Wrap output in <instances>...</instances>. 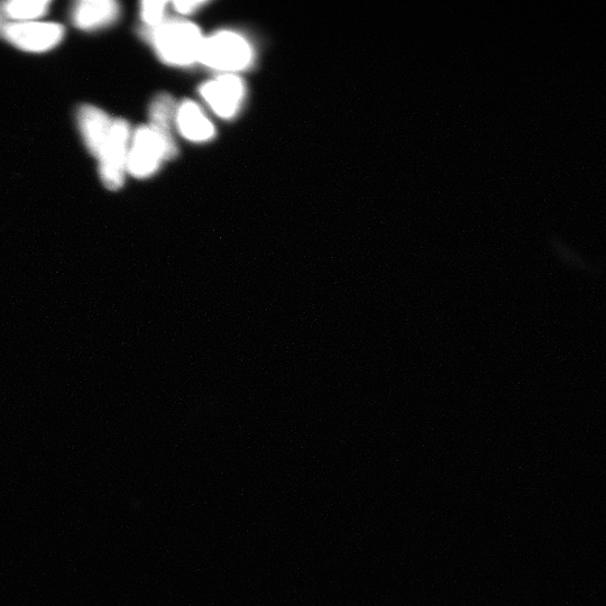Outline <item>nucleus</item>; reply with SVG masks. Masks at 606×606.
Returning a JSON list of instances; mask_svg holds the SVG:
<instances>
[{
    "instance_id": "nucleus-11",
    "label": "nucleus",
    "mask_w": 606,
    "mask_h": 606,
    "mask_svg": "<svg viewBox=\"0 0 606 606\" xmlns=\"http://www.w3.org/2000/svg\"><path fill=\"white\" fill-rule=\"evenodd\" d=\"M5 16L13 23L34 22L49 12L48 0H12L2 3Z\"/></svg>"
},
{
    "instance_id": "nucleus-14",
    "label": "nucleus",
    "mask_w": 606,
    "mask_h": 606,
    "mask_svg": "<svg viewBox=\"0 0 606 606\" xmlns=\"http://www.w3.org/2000/svg\"><path fill=\"white\" fill-rule=\"evenodd\" d=\"M7 17L5 16L3 4L0 3V38H3L5 27L8 24Z\"/></svg>"
},
{
    "instance_id": "nucleus-3",
    "label": "nucleus",
    "mask_w": 606,
    "mask_h": 606,
    "mask_svg": "<svg viewBox=\"0 0 606 606\" xmlns=\"http://www.w3.org/2000/svg\"><path fill=\"white\" fill-rule=\"evenodd\" d=\"M132 134L125 119H114L109 139L98 158L100 180L108 190L115 191L124 186Z\"/></svg>"
},
{
    "instance_id": "nucleus-9",
    "label": "nucleus",
    "mask_w": 606,
    "mask_h": 606,
    "mask_svg": "<svg viewBox=\"0 0 606 606\" xmlns=\"http://www.w3.org/2000/svg\"><path fill=\"white\" fill-rule=\"evenodd\" d=\"M177 105L173 97L168 94L156 96L149 110L150 124L152 130L160 136L165 148H167L169 160L177 155V145L174 142L172 126L176 124Z\"/></svg>"
},
{
    "instance_id": "nucleus-7",
    "label": "nucleus",
    "mask_w": 606,
    "mask_h": 606,
    "mask_svg": "<svg viewBox=\"0 0 606 606\" xmlns=\"http://www.w3.org/2000/svg\"><path fill=\"white\" fill-rule=\"evenodd\" d=\"M77 122L86 148L98 159L109 139L114 119L103 109L93 105H82L78 109Z\"/></svg>"
},
{
    "instance_id": "nucleus-12",
    "label": "nucleus",
    "mask_w": 606,
    "mask_h": 606,
    "mask_svg": "<svg viewBox=\"0 0 606 606\" xmlns=\"http://www.w3.org/2000/svg\"><path fill=\"white\" fill-rule=\"evenodd\" d=\"M167 5V3L158 2V0L143 2L141 4V16L146 25L145 27L153 29V27L159 26L164 21Z\"/></svg>"
},
{
    "instance_id": "nucleus-1",
    "label": "nucleus",
    "mask_w": 606,
    "mask_h": 606,
    "mask_svg": "<svg viewBox=\"0 0 606 606\" xmlns=\"http://www.w3.org/2000/svg\"><path fill=\"white\" fill-rule=\"evenodd\" d=\"M143 36L164 63L176 67L190 66L199 61L205 41L199 27L179 20H164L153 29L145 27Z\"/></svg>"
},
{
    "instance_id": "nucleus-13",
    "label": "nucleus",
    "mask_w": 606,
    "mask_h": 606,
    "mask_svg": "<svg viewBox=\"0 0 606 606\" xmlns=\"http://www.w3.org/2000/svg\"><path fill=\"white\" fill-rule=\"evenodd\" d=\"M206 4L207 2H198V0H196V2H176L173 3V7L182 15H190Z\"/></svg>"
},
{
    "instance_id": "nucleus-10",
    "label": "nucleus",
    "mask_w": 606,
    "mask_h": 606,
    "mask_svg": "<svg viewBox=\"0 0 606 606\" xmlns=\"http://www.w3.org/2000/svg\"><path fill=\"white\" fill-rule=\"evenodd\" d=\"M176 124L181 135L191 142H207L215 135L213 123L191 100L182 101L177 107Z\"/></svg>"
},
{
    "instance_id": "nucleus-5",
    "label": "nucleus",
    "mask_w": 606,
    "mask_h": 606,
    "mask_svg": "<svg viewBox=\"0 0 606 606\" xmlns=\"http://www.w3.org/2000/svg\"><path fill=\"white\" fill-rule=\"evenodd\" d=\"M64 27L49 22H9L5 27L3 38L15 48L25 52H48L61 43L64 38Z\"/></svg>"
},
{
    "instance_id": "nucleus-2",
    "label": "nucleus",
    "mask_w": 606,
    "mask_h": 606,
    "mask_svg": "<svg viewBox=\"0 0 606 606\" xmlns=\"http://www.w3.org/2000/svg\"><path fill=\"white\" fill-rule=\"evenodd\" d=\"M253 50L243 36L223 31L205 39L199 62L224 72H238L250 67Z\"/></svg>"
},
{
    "instance_id": "nucleus-8",
    "label": "nucleus",
    "mask_w": 606,
    "mask_h": 606,
    "mask_svg": "<svg viewBox=\"0 0 606 606\" xmlns=\"http://www.w3.org/2000/svg\"><path fill=\"white\" fill-rule=\"evenodd\" d=\"M121 16L114 0H82L73 7L72 22L82 31H97L113 25Z\"/></svg>"
},
{
    "instance_id": "nucleus-4",
    "label": "nucleus",
    "mask_w": 606,
    "mask_h": 606,
    "mask_svg": "<svg viewBox=\"0 0 606 606\" xmlns=\"http://www.w3.org/2000/svg\"><path fill=\"white\" fill-rule=\"evenodd\" d=\"M165 160H169V155L160 136L149 125L136 128L128 152L127 173L136 179L149 178Z\"/></svg>"
},
{
    "instance_id": "nucleus-6",
    "label": "nucleus",
    "mask_w": 606,
    "mask_h": 606,
    "mask_svg": "<svg viewBox=\"0 0 606 606\" xmlns=\"http://www.w3.org/2000/svg\"><path fill=\"white\" fill-rule=\"evenodd\" d=\"M202 98L211 109L223 118H232L240 110L245 98L243 81L232 73H225L206 82L200 89Z\"/></svg>"
}]
</instances>
